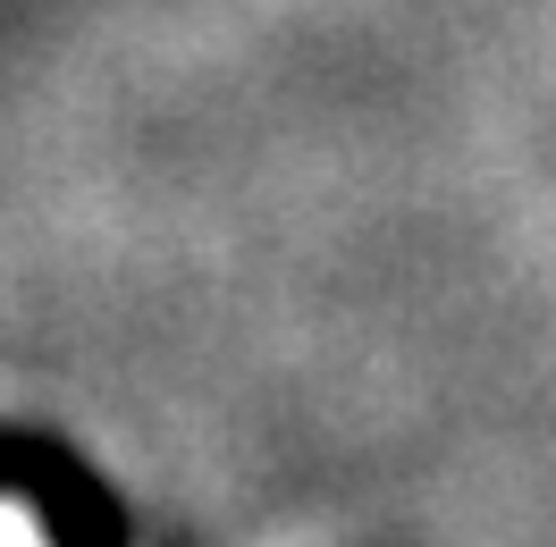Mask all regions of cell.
<instances>
[{"mask_svg": "<svg viewBox=\"0 0 556 547\" xmlns=\"http://www.w3.org/2000/svg\"><path fill=\"white\" fill-rule=\"evenodd\" d=\"M0 547H51V539H42V522H35V506L0 497Z\"/></svg>", "mask_w": 556, "mask_h": 547, "instance_id": "obj_1", "label": "cell"}]
</instances>
